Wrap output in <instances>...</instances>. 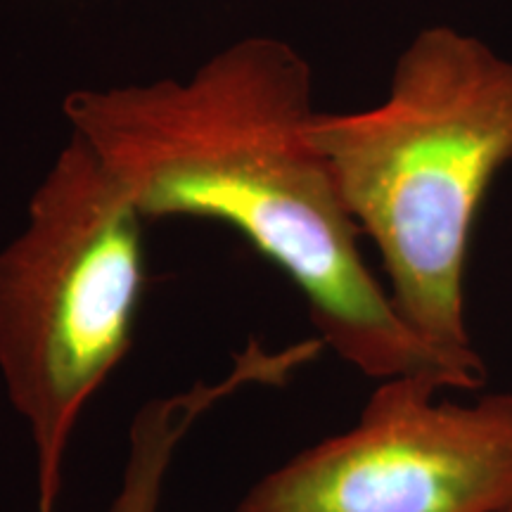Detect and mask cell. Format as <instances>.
Returning <instances> with one entry per match:
<instances>
[{
  "instance_id": "1",
  "label": "cell",
  "mask_w": 512,
  "mask_h": 512,
  "mask_svg": "<svg viewBox=\"0 0 512 512\" xmlns=\"http://www.w3.org/2000/svg\"><path fill=\"white\" fill-rule=\"evenodd\" d=\"M62 112L145 219L221 221L283 268L320 342L349 366L377 382L427 375L448 392L484 384L482 356L432 347L370 273L361 228L309 138L311 69L290 43L240 38L185 81L81 88Z\"/></svg>"
},
{
  "instance_id": "2",
  "label": "cell",
  "mask_w": 512,
  "mask_h": 512,
  "mask_svg": "<svg viewBox=\"0 0 512 512\" xmlns=\"http://www.w3.org/2000/svg\"><path fill=\"white\" fill-rule=\"evenodd\" d=\"M309 138L375 242L401 318L446 354L479 356L465 268L484 195L512 162V60L453 27L422 29L380 105L313 112Z\"/></svg>"
},
{
  "instance_id": "3",
  "label": "cell",
  "mask_w": 512,
  "mask_h": 512,
  "mask_svg": "<svg viewBox=\"0 0 512 512\" xmlns=\"http://www.w3.org/2000/svg\"><path fill=\"white\" fill-rule=\"evenodd\" d=\"M133 197L72 133L0 249V375L27 425L38 512H55L76 422L124 361L145 287Z\"/></svg>"
},
{
  "instance_id": "4",
  "label": "cell",
  "mask_w": 512,
  "mask_h": 512,
  "mask_svg": "<svg viewBox=\"0 0 512 512\" xmlns=\"http://www.w3.org/2000/svg\"><path fill=\"white\" fill-rule=\"evenodd\" d=\"M427 375L382 380L351 430L275 467L235 512H505L512 394L444 401Z\"/></svg>"
},
{
  "instance_id": "5",
  "label": "cell",
  "mask_w": 512,
  "mask_h": 512,
  "mask_svg": "<svg viewBox=\"0 0 512 512\" xmlns=\"http://www.w3.org/2000/svg\"><path fill=\"white\" fill-rule=\"evenodd\" d=\"M290 375L292 356L287 351L249 342L233 368L216 382H195L183 392L143 403L128 430L119 489L105 512H159L176 451L192 427L228 396L256 384H283Z\"/></svg>"
},
{
  "instance_id": "6",
  "label": "cell",
  "mask_w": 512,
  "mask_h": 512,
  "mask_svg": "<svg viewBox=\"0 0 512 512\" xmlns=\"http://www.w3.org/2000/svg\"><path fill=\"white\" fill-rule=\"evenodd\" d=\"M505 512H512V508H508V510H505Z\"/></svg>"
}]
</instances>
